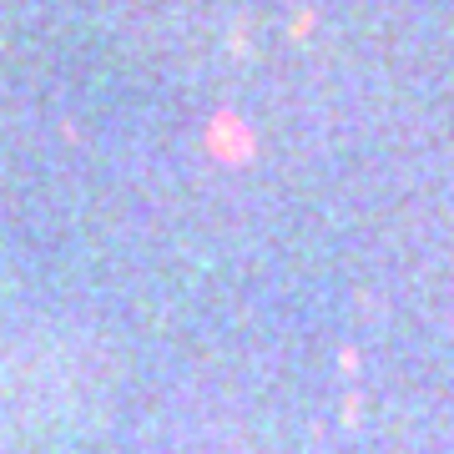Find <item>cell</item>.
I'll use <instances>...</instances> for the list:
<instances>
[{
  "mask_svg": "<svg viewBox=\"0 0 454 454\" xmlns=\"http://www.w3.org/2000/svg\"><path fill=\"white\" fill-rule=\"evenodd\" d=\"M207 152L217 157V162H227V167H243V162H253L258 137H253V127H247L238 112H217L207 121Z\"/></svg>",
  "mask_w": 454,
  "mask_h": 454,
  "instance_id": "cell-1",
  "label": "cell"
}]
</instances>
